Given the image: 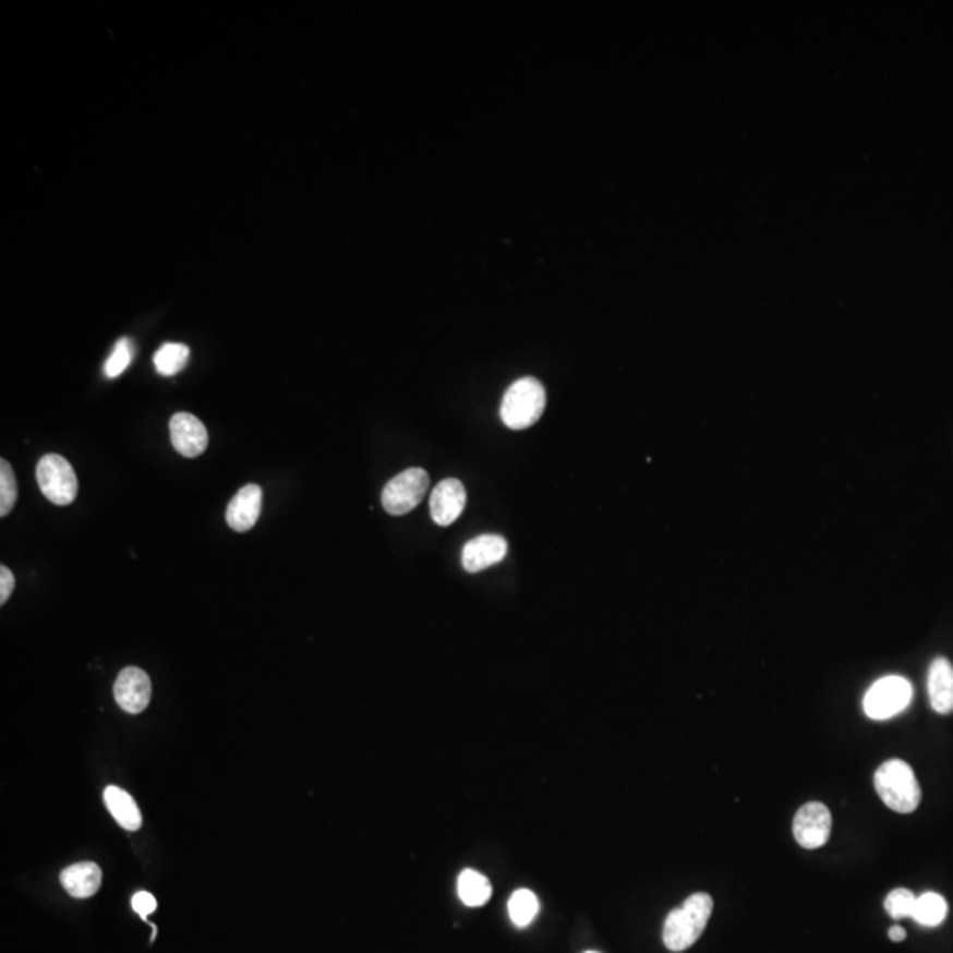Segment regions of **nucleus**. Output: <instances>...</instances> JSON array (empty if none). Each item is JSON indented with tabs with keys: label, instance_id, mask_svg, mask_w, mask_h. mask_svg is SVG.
<instances>
[{
	"label": "nucleus",
	"instance_id": "nucleus-1",
	"mask_svg": "<svg viewBox=\"0 0 953 953\" xmlns=\"http://www.w3.org/2000/svg\"><path fill=\"white\" fill-rule=\"evenodd\" d=\"M713 912V898L709 893L690 895L681 907L669 913L662 930V940L667 950L684 952L703 934Z\"/></svg>",
	"mask_w": 953,
	"mask_h": 953
},
{
	"label": "nucleus",
	"instance_id": "nucleus-2",
	"mask_svg": "<svg viewBox=\"0 0 953 953\" xmlns=\"http://www.w3.org/2000/svg\"><path fill=\"white\" fill-rule=\"evenodd\" d=\"M876 792L889 809L909 815L920 806L921 789L912 767L901 759L881 764L874 775Z\"/></svg>",
	"mask_w": 953,
	"mask_h": 953
},
{
	"label": "nucleus",
	"instance_id": "nucleus-3",
	"mask_svg": "<svg viewBox=\"0 0 953 953\" xmlns=\"http://www.w3.org/2000/svg\"><path fill=\"white\" fill-rule=\"evenodd\" d=\"M546 410V389L539 379L524 376L514 382L502 399L500 417L512 431L532 427Z\"/></svg>",
	"mask_w": 953,
	"mask_h": 953
},
{
	"label": "nucleus",
	"instance_id": "nucleus-4",
	"mask_svg": "<svg viewBox=\"0 0 953 953\" xmlns=\"http://www.w3.org/2000/svg\"><path fill=\"white\" fill-rule=\"evenodd\" d=\"M913 699V687L904 676H883L881 680L870 685L864 698V712L874 721H886L895 717L909 707Z\"/></svg>",
	"mask_w": 953,
	"mask_h": 953
},
{
	"label": "nucleus",
	"instance_id": "nucleus-5",
	"mask_svg": "<svg viewBox=\"0 0 953 953\" xmlns=\"http://www.w3.org/2000/svg\"><path fill=\"white\" fill-rule=\"evenodd\" d=\"M37 484L51 504L70 505L79 496V477L68 459L59 454H47L36 468Z\"/></svg>",
	"mask_w": 953,
	"mask_h": 953
},
{
	"label": "nucleus",
	"instance_id": "nucleus-6",
	"mask_svg": "<svg viewBox=\"0 0 953 953\" xmlns=\"http://www.w3.org/2000/svg\"><path fill=\"white\" fill-rule=\"evenodd\" d=\"M430 490V475L422 468H408L387 482L382 493V505L390 516H405L421 504Z\"/></svg>",
	"mask_w": 953,
	"mask_h": 953
},
{
	"label": "nucleus",
	"instance_id": "nucleus-7",
	"mask_svg": "<svg viewBox=\"0 0 953 953\" xmlns=\"http://www.w3.org/2000/svg\"><path fill=\"white\" fill-rule=\"evenodd\" d=\"M796 843L806 849H818L829 843L832 833V815L829 807L819 801H810L800 807L793 821Z\"/></svg>",
	"mask_w": 953,
	"mask_h": 953
},
{
	"label": "nucleus",
	"instance_id": "nucleus-8",
	"mask_svg": "<svg viewBox=\"0 0 953 953\" xmlns=\"http://www.w3.org/2000/svg\"><path fill=\"white\" fill-rule=\"evenodd\" d=\"M113 695H116L117 704L125 712L142 713L150 703L153 684L144 669L135 666L125 667L117 676Z\"/></svg>",
	"mask_w": 953,
	"mask_h": 953
},
{
	"label": "nucleus",
	"instance_id": "nucleus-9",
	"mask_svg": "<svg viewBox=\"0 0 953 953\" xmlns=\"http://www.w3.org/2000/svg\"><path fill=\"white\" fill-rule=\"evenodd\" d=\"M507 551H509V544L502 535L484 533V535H479L465 544L461 564L467 572L477 575V572L490 569L491 565L504 562Z\"/></svg>",
	"mask_w": 953,
	"mask_h": 953
},
{
	"label": "nucleus",
	"instance_id": "nucleus-10",
	"mask_svg": "<svg viewBox=\"0 0 953 953\" xmlns=\"http://www.w3.org/2000/svg\"><path fill=\"white\" fill-rule=\"evenodd\" d=\"M467 505V490L458 479H444L431 493V518L441 527H449L463 514Z\"/></svg>",
	"mask_w": 953,
	"mask_h": 953
},
{
	"label": "nucleus",
	"instance_id": "nucleus-11",
	"mask_svg": "<svg viewBox=\"0 0 953 953\" xmlns=\"http://www.w3.org/2000/svg\"><path fill=\"white\" fill-rule=\"evenodd\" d=\"M170 436L173 449L184 458H198L207 450L208 433L204 422L191 413H176L170 421Z\"/></svg>",
	"mask_w": 953,
	"mask_h": 953
},
{
	"label": "nucleus",
	"instance_id": "nucleus-12",
	"mask_svg": "<svg viewBox=\"0 0 953 953\" xmlns=\"http://www.w3.org/2000/svg\"><path fill=\"white\" fill-rule=\"evenodd\" d=\"M262 502H264L262 487L256 486V484L241 487L239 493L233 496L232 502L228 504V527L232 528L233 532H250L262 514Z\"/></svg>",
	"mask_w": 953,
	"mask_h": 953
},
{
	"label": "nucleus",
	"instance_id": "nucleus-13",
	"mask_svg": "<svg viewBox=\"0 0 953 953\" xmlns=\"http://www.w3.org/2000/svg\"><path fill=\"white\" fill-rule=\"evenodd\" d=\"M927 692L934 712L941 715L953 712V666L949 659L938 658L930 664Z\"/></svg>",
	"mask_w": 953,
	"mask_h": 953
},
{
	"label": "nucleus",
	"instance_id": "nucleus-14",
	"mask_svg": "<svg viewBox=\"0 0 953 953\" xmlns=\"http://www.w3.org/2000/svg\"><path fill=\"white\" fill-rule=\"evenodd\" d=\"M101 869L94 861H80L61 872L62 886L74 898L93 897L101 889Z\"/></svg>",
	"mask_w": 953,
	"mask_h": 953
},
{
	"label": "nucleus",
	"instance_id": "nucleus-15",
	"mask_svg": "<svg viewBox=\"0 0 953 953\" xmlns=\"http://www.w3.org/2000/svg\"><path fill=\"white\" fill-rule=\"evenodd\" d=\"M105 804L122 829L136 832L142 827V815H140L135 798L121 787H107L105 789Z\"/></svg>",
	"mask_w": 953,
	"mask_h": 953
},
{
	"label": "nucleus",
	"instance_id": "nucleus-16",
	"mask_svg": "<svg viewBox=\"0 0 953 953\" xmlns=\"http://www.w3.org/2000/svg\"><path fill=\"white\" fill-rule=\"evenodd\" d=\"M491 893H493V886H491L486 876H482L481 872L467 869L459 874L458 895L463 901L465 906H484L490 901Z\"/></svg>",
	"mask_w": 953,
	"mask_h": 953
},
{
	"label": "nucleus",
	"instance_id": "nucleus-17",
	"mask_svg": "<svg viewBox=\"0 0 953 953\" xmlns=\"http://www.w3.org/2000/svg\"><path fill=\"white\" fill-rule=\"evenodd\" d=\"M949 915V904L940 893L927 892L917 897L913 920L924 927H938Z\"/></svg>",
	"mask_w": 953,
	"mask_h": 953
},
{
	"label": "nucleus",
	"instance_id": "nucleus-18",
	"mask_svg": "<svg viewBox=\"0 0 953 953\" xmlns=\"http://www.w3.org/2000/svg\"><path fill=\"white\" fill-rule=\"evenodd\" d=\"M190 355V348L182 342H167L154 353V366L159 375L173 376L188 366Z\"/></svg>",
	"mask_w": 953,
	"mask_h": 953
},
{
	"label": "nucleus",
	"instance_id": "nucleus-19",
	"mask_svg": "<svg viewBox=\"0 0 953 953\" xmlns=\"http://www.w3.org/2000/svg\"><path fill=\"white\" fill-rule=\"evenodd\" d=\"M539 913V898L532 890L521 889L509 898V917L516 927H528Z\"/></svg>",
	"mask_w": 953,
	"mask_h": 953
},
{
	"label": "nucleus",
	"instance_id": "nucleus-20",
	"mask_svg": "<svg viewBox=\"0 0 953 953\" xmlns=\"http://www.w3.org/2000/svg\"><path fill=\"white\" fill-rule=\"evenodd\" d=\"M133 355H135V345H133V341L128 338L119 339L113 350H111L107 362H105V375H107V378L121 376L130 367Z\"/></svg>",
	"mask_w": 953,
	"mask_h": 953
},
{
	"label": "nucleus",
	"instance_id": "nucleus-21",
	"mask_svg": "<svg viewBox=\"0 0 953 953\" xmlns=\"http://www.w3.org/2000/svg\"><path fill=\"white\" fill-rule=\"evenodd\" d=\"M16 498H19V484L14 479L13 468L5 459H0V516L2 518L11 512Z\"/></svg>",
	"mask_w": 953,
	"mask_h": 953
},
{
	"label": "nucleus",
	"instance_id": "nucleus-22",
	"mask_svg": "<svg viewBox=\"0 0 953 953\" xmlns=\"http://www.w3.org/2000/svg\"><path fill=\"white\" fill-rule=\"evenodd\" d=\"M915 904H917L915 893L906 889L893 890L892 893H889V897L884 898V909L895 920L912 918Z\"/></svg>",
	"mask_w": 953,
	"mask_h": 953
},
{
	"label": "nucleus",
	"instance_id": "nucleus-23",
	"mask_svg": "<svg viewBox=\"0 0 953 953\" xmlns=\"http://www.w3.org/2000/svg\"><path fill=\"white\" fill-rule=\"evenodd\" d=\"M131 904H133V909H135L144 920H147L148 915L156 912V907H158V903H156L153 893L148 892L136 893L133 901H131Z\"/></svg>",
	"mask_w": 953,
	"mask_h": 953
},
{
	"label": "nucleus",
	"instance_id": "nucleus-24",
	"mask_svg": "<svg viewBox=\"0 0 953 953\" xmlns=\"http://www.w3.org/2000/svg\"><path fill=\"white\" fill-rule=\"evenodd\" d=\"M14 588V576L5 565L0 567V604H5Z\"/></svg>",
	"mask_w": 953,
	"mask_h": 953
},
{
	"label": "nucleus",
	"instance_id": "nucleus-25",
	"mask_svg": "<svg viewBox=\"0 0 953 953\" xmlns=\"http://www.w3.org/2000/svg\"><path fill=\"white\" fill-rule=\"evenodd\" d=\"M889 938L895 943H901V941L906 940V930L903 927L893 926L892 929L889 930Z\"/></svg>",
	"mask_w": 953,
	"mask_h": 953
},
{
	"label": "nucleus",
	"instance_id": "nucleus-26",
	"mask_svg": "<svg viewBox=\"0 0 953 953\" xmlns=\"http://www.w3.org/2000/svg\"><path fill=\"white\" fill-rule=\"evenodd\" d=\"M584 953H598V952H584Z\"/></svg>",
	"mask_w": 953,
	"mask_h": 953
}]
</instances>
